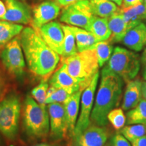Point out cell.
<instances>
[{"label":"cell","mask_w":146,"mask_h":146,"mask_svg":"<svg viewBox=\"0 0 146 146\" xmlns=\"http://www.w3.org/2000/svg\"><path fill=\"white\" fill-rule=\"evenodd\" d=\"M49 89V83L47 79L42 80L37 86L34 87L31 91V96L39 104L46 106V100L47 90Z\"/></svg>","instance_id":"obj_31"},{"label":"cell","mask_w":146,"mask_h":146,"mask_svg":"<svg viewBox=\"0 0 146 146\" xmlns=\"http://www.w3.org/2000/svg\"><path fill=\"white\" fill-rule=\"evenodd\" d=\"M23 124L27 135L34 139L46 137L50 130V117L46 106L28 96L24 105Z\"/></svg>","instance_id":"obj_5"},{"label":"cell","mask_w":146,"mask_h":146,"mask_svg":"<svg viewBox=\"0 0 146 146\" xmlns=\"http://www.w3.org/2000/svg\"><path fill=\"white\" fill-rule=\"evenodd\" d=\"M141 94H142V98L146 100V81L145 82H143V83H142Z\"/></svg>","instance_id":"obj_39"},{"label":"cell","mask_w":146,"mask_h":146,"mask_svg":"<svg viewBox=\"0 0 146 146\" xmlns=\"http://www.w3.org/2000/svg\"><path fill=\"white\" fill-rule=\"evenodd\" d=\"M70 96V94L64 89L50 86L47 90L45 104H49L52 103H60L63 104Z\"/></svg>","instance_id":"obj_29"},{"label":"cell","mask_w":146,"mask_h":146,"mask_svg":"<svg viewBox=\"0 0 146 146\" xmlns=\"http://www.w3.org/2000/svg\"><path fill=\"white\" fill-rule=\"evenodd\" d=\"M109 137L106 127L91 125L70 138L68 146H104Z\"/></svg>","instance_id":"obj_10"},{"label":"cell","mask_w":146,"mask_h":146,"mask_svg":"<svg viewBox=\"0 0 146 146\" xmlns=\"http://www.w3.org/2000/svg\"><path fill=\"white\" fill-rule=\"evenodd\" d=\"M6 12L1 20L19 25H27L32 21L31 10L20 0H4Z\"/></svg>","instance_id":"obj_14"},{"label":"cell","mask_w":146,"mask_h":146,"mask_svg":"<svg viewBox=\"0 0 146 146\" xmlns=\"http://www.w3.org/2000/svg\"><path fill=\"white\" fill-rule=\"evenodd\" d=\"M0 146H1V139H0Z\"/></svg>","instance_id":"obj_45"},{"label":"cell","mask_w":146,"mask_h":146,"mask_svg":"<svg viewBox=\"0 0 146 146\" xmlns=\"http://www.w3.org/2000/svg\"><path fill=\"white\" fill-rule=\"evenodd\" d=\"M108 23L111 32V36L108 41L112 44L122 42L128 31L131 29L124 19L120 8L117 12L108 18Z\"/></svg>","instance_id":"obj_18"},{"label":"cell","mask_w":146,"mask_h":146,"mask_svg":"<svg viewBox=\"0 0 146 146\" xmlns=\"http://www.w3.org/2000/svg\"><path fill=\"white\" fill-rule=\"evenodd\" d=\"M92 49L95 51L100 68L103 67L112 56L114 47L108 41H98Z\"/></svg>","instance_id":"obj_27"},{"label":"cell","mask_w":146,"mask_h":146,"mask_svg":"<svg viewBox=\"0 0 146 146\" xmlns=\"http://www.w3.org/2000/svg\"><path fill=\"white\" fill-rule=\"evenodd\" d=\"M47 105L51 137L54 140H60L67 135L64 106L62 104L60 103H52Z\"/></svg>","instance_id":"obj_11"},{"label":"cell","mask_w":146,"mask_h":146,"mask_svg":"<svg viewBox=\"0 0 146 146\" xmlns=\"http://www.w3.org/2000/svg\"><path fill=\"white\" fill-rule=\"evenodd\" d=\"M62 25L64 33V39L63 53L61 56L62 58H66L76 54L78 52V50L76 47L75 36L70 26Z\"/></svg>","instance_id":"obj_26"},{"label":"cell","mask_w":146,"mask_h":146,"mask_svg":"<svg viewBox=\"0 0 146 146\" xmlns=\"http://www.w3.org/2000/svg\"><path fill=\"white\" fill-rule=\"evenodd\" d=\"M99 77L100 73L98 72L94 76L90 85L82 92L80 114H78V118L72 137L74 135L82 132L91 124V114L94 107L95 95H96Z\"/></svg>","instance_id":"obj_9"},{"label":"cell","mask_w":146,"mask_h":146,"mask_svg":"<svg viewBox=\"0 0 146 146\" xmlns=\"http://www.w3.org/2000/svg\"><path fill=\"white\" fill-rule=\"evenodd\" d=\"M120 10L123 14L125 21L131 28L146 19V4L144 3L125 10L120 8Z\"/></svg>","instance_id":"obj_23"},{"label":"cell","mask_w":146,"mask_h":146,"mask_svg":"<svg viewBox=\"0 0 146 146\" xmlns=\"http://www.w3.org/2000/svg\"><path fill=\"white\" fill-rule=\"evenodd\" d=\"M21 112V104L16 95H10L0 102V132L9 140L17 136Z\"/></svg>","instance_id":"obj_6"},{"label":"cell","mask_w":146,"mask_h":146,"mask_svg":"<svg viewBox=\"0 0 146 146\" xmlns=\"http://www.w3.org/2000/svg\"><path fill=\"white\" fill-rule=\"evenodd\" d=\"M6 70L16 77H21L25 72V63L20 36H16L5 45L0 55Z\"/></svg>","instance_id":"obj_8"},{"label":"cell","mask_w":146,"mask_h":146,"mask_svg":"<svg viewBox=\"0 0 146 146\" xmlns=\"http://www.w3.org/2000/svg\"><path fill=\"white\" fill-rule=\"evenodd\" d=\"M110 1H112V2L116 3L118 6H120V7L122 4V2H123V0H110Z\"/></svg>","instance_id":"obj_41"},{"label":"cell","mask_w":146,"mask_h":146,"mask_svg":"<svg viewBox=\"0 0 146 146\" xmlns=\"http://www.w3.org/2000/svg\"><path fill=\"white\" fill-rule=\"evenodd\" d=\"M127 125L143 124L146 125V100L142 99L139 103L127 113Z\"/></svg>","instance_id":"obj_25"},{"label":"cell","mask_w":146,"mask_h":146,"mask_svg":"<svg viewBox=\"0 0 146 146\" xmlns=\"http://www.w3.org/2000/svg\"><path fill=\"white\" fill-rule=\"evenodd\" d=\"M7 89V84L3 76L0 74V102L4 96L5 92Z\"/></svg>","instance_id":"obj_34"},{"label":"cell","mask_w":146,"mask_h":146,"mask_svg":"<svg viewBox=\"0 0 146 146\" xmlns=\"http://www.w3.org/2000/svg\"><path fill=\"white\" fill-rule=\"evenodd\" d=\"M33 146H58L56 144H51V143H38L36 145H34Z\"/></svg>","instance_id":"obj_40"},{"label":"cell","mask_w":146,"mask_h":146,"mask_svg":"<svg viewBox=\"0 0 146 146\" xmlns=\"http://www.w3.org/2000/svg\"><path fill=\"white\" fill-rule=\"evenodd\" d=\"M62 63L65 65L69 74L77 80L81 91L90 85L94 76L99 72L100 66L93 49L62 58Z\"/></svg>","instance_id":"obj_3"},{"label":"cell","mask_w":146,"mask_h":146,"mask_svg":"<svg viewBox=\"0 0 146 146\" xmlns=\"http://www.w3.org/2000/svg\"><path fill=\"white\" fill-rule=\"evenodd\" d=\"M87 31L95 36L98 41H107L111 36L108 18L95 16Z\"/></svg>","instance_id":"obj_20"},{"label":"cell","mask_w":146,"mask_h":146,"mask_svg":"<svg viewBox=\"0 0 146 146\" xmlns=\"http://www.w3.org/2000/svg\"><path fill=\"white\" fill-rule=\"evenodd\" d=\"M140 60H141V63L142 64L143 66H145L146 65V47L144 48L143 52H142Z\"/></svg>","instance_id":"obj_38"},{"label":"cell","mask_w":146,"mask_h":146,"mask_svg":"<svg viewBox=\"0 0 146 146\" xmlns=\"http://www.w3.org/2000/svg\"><path fill=\"white\" fill-rule=\"evenodd\" d=\"M129 140H127L121 133H117L112 136L110 140L111 146H131Z\"/></svg>","instance_id":"obj_32"},{"label":"cell","mask_w":146,"mask_h":146,"mask_svg":"<svg viewBox=\"0 0 146 146\" xmlns=\"http://www.w3.org/2000/svg\"><path fill=\"white\" fill-rule=\"evenodd\" d=\"M82 92L83 91L80 90L74 94H71L68 100L63 104L66 119L67 135L69 138L71 137L73 135L78 119Z\"/></svg>","instance_id":"obj_16"},{"label":"cell","mask_w":146,"mask_h":146,"mask_svg":"<svg viewBox=\"0 0 146 146\" xmlns=\"http://www.w3.org/2000/svg\"><path fill=\"white\" fill-rule=\"evenodd\" d=\"M142 82L139 78H134L127 83L121 104V108L128 111L133 108L143 99L141 94Z\"/></svg>","instance_id":"obj_19"},{"label":"cell","mask_w":146,"mask_h":146,"mask_svg":"<svg viewBox=\"0 0 146 146\" xmlns=\"http://www.w3.org/2000/svg\"><path fill=\"white\" fill-rule=\"evenodd\" d=\"M23 29L22 25L0 20V47L4 46L21 34Z\"/></svg>","instance_id":"obj_22"},{"label":"cell","mask_w":146,"mask_h":146,"mask_svg":"<svg viewBox=\"0 0 146 146\" xmlns=\"http://www.w3.org/2000/svg\"><path fill=\"white\" fill-rule=\"evenodd\" d=\"M105 146H111V145H110V144H107V145H106Z\"/></svg>","instance_id":"obj_44"},{"label":"cell","mask_w":146,"mask_h":146,"mask_svg":"<svg viewBox=\"0 0 146 146\" xmlns=\"http://www.w3.org/2000/svg\"><path fill=\"white\" fill-rule=\"evenodd\" d=\"M38 32L45 43L54 52L60 56L62 55L64 33L61 24L52 21L42 26Z\"/></svg>","instance_id":"obj_12"},{"label":"cell","mask_w":146,"mask_h":146,"mask_svg":"<svg viewBox=\"0 0 146 146\" xmlns=\"http://www.w3.org/2000/svg\"><path fill=\"white\" fill-rule=\"evenodd\" d=\"M60 8L56 1L46 0L37 5L33 10V29L39 30L42 26L56 19L60 14Z\"/></svg>","instance_id":"obj_13"},{"label":"cell","mask_w":146,"mask_h":146,"mask_svg":"<svg viewBox=\"0 0 146 146\" xmlns=\"http://www.w3.org/2000/svg\"><path fill=\"white\" fill-rule=\"evenodd\" d=\"M141 68V60L139 55L123 47H114L107 63L102 68V74H114L128 83L135 78Z\"/></svg>","instance_id":"obj_4"},{"label":"cell","mask_w":146,"mask_h":146,"mask_svg":"<svg viewBox=\"0 0 146 146\" xmlns=\"http://www.w3.org/2000/svg\"><path fill=\"white\" fill-rule=\"evenodd\" d=\"M107 120L114 129L120 131L125 127L127 117L122 108H114L107 115Z\"/></svg>","instance_id":"obj_30"},{"label":"cell","mask_w":146,"mask_h":146,"mask_svg":"<svg viewBox=\"0 0 146 146\" xmlns=\"http://www.w3.org/2000/svg\"><path fill=\"white\" fill-rule=\"evenodd\" d=\"M131 143V146H146V135L137 139Z\"/></svg>","instance_id":"obj_35"},{"label":"cell","mask_w":146,"mask_h":146,"mask_svg":"<svg viewBox=\"0 0 146 146\" xmlns=\"http://www.w3.org/2000/svg\"><path fill=\"white\" fill-rule=\"evenodd\" d=\"M143 79L146 81V65L144 66V68L143 70Z\"/></svg>","instance_id":"obj_42"},{"label":"cell","mask_w":146,"mask_h":146,"mask_svg":"<svg viewBox=\"0 0 146 146\" xmlns=\"http://www.w3.org/2000/svg\"><path fill=\"white\" fill-rule=\"evenodd\" d=\"M20 40L29 70L35 76L47 79L58 66L60 55L45 43L35 29H23Z\"/></svg>","instance_id":"obj_1"},{"label":"cell","mask_w":146,"mask_h":146,"mask_svg":"<svg viewBox=\"0 0 146 146\" xmlns=\"http://www.w3.org/2000/svg\"><path fill=\"white\" fill-rule=\"evenodd\" d=\"M91 10L95 16L109 18L118 10V5L110 0H89Z\"/></svg>","instance_id":"obj_24"},{"label":"cell","mask_w":146,"mask_h":146,"mask_svg":"<svg viewBox=\"0 0 146 146\" xmlns=\"http://www.w3.org/2000/svg\"><path fill=\"white\" fill-rule=\"evenodd\" d=\"M125 82L114 74H102L91 114L95 125L105 127L110 111L119 106Z\"/></svg>","instance_id":"obj_2"},{"label":"cell","mask_w":146,"mask_h":146,"mask_svg":"<svg viewBox=\"0 0 146 146\" xmlns=\"http://www.w3.org/2000/svg\"><path fill=\"white\" fill-rule=\"evenodd\" d=\"M75 36L76 47L78 52L91 50L98 42L95 36L88 31L79 27L70 26Z\"/></svg>","instance_id":"obj_21"},{"label":"cell","mask_w":146,"mask_h":146,"mask_svg":"<svg viewBox=\"0 0 146 146\" xmlns=\"http://www.w3.org/2000/svg\"><path fill=\"white\" fill-rule=\"evenodd\" d=\"M48 83L50 86L64 89L70 95L81 90L79 83L69 74L65 65L62 63L51 76Z\"/></svg>","instance_id":"obj_15"},{"label":"cell","mask_w":146,"mask_h":146,"mask_svg":"<svg viewBox=\"0 0 146 146\" xmlns=\"http://www.w3.org/2000/svg\"><path fill=\"white\" fill-rule=\"evenodd\" d=\"M120 131V133L127 140L132 142L137 139L146 135V125L143 124L127 125Z\"/></svg>","instance_id":"obj_28"},{"label":"cell","mask_w":146,"mask_h":146,"mask_svg":"<svg viewBox=\"0 0 146 146\" xmlns=\"http://www.w3.org/2000/svg\"><path fill=\"white\" fill-rule=\"evenodd\" d=\"M123 43L133 52H141L146 47V25L140 23L128 31Z\"/></svg>","instance_id":"obj_17"},{"label":"cell","mask_w":146,"mask_h":146,"mask_svg":"<svg viewBox=\"0 0 146 146\" xmlns=\"http://www.w3.org/2000/svg\"><path fill=\"white\" fill-rule=\"evenodd\" d=\"M80 1V0H56V2L58 3V5H62V6H67L72 3L76 2V1Z\"/></svg>","instance_id":"obj_36"},{"label":"cell","mask_w":146,"mask_h":146,"mask_svg":"<svg viewBox=\"0 0 146 146\" xmlns=\"http://www.w3.org/2000/svg\"><path fill=\"white\" fill-rule=\"evenodd\" d=\"M143 3H145V4H146V0H143Z\"/></svg>","instance_id":"obj_43"},{"label":"cell","mask_w":146,"mask_h":146,"mask_svg":"<svg viewBox=\"0 0 146 146\" xmlns=\"http://www.w3.org/2000/svg\"><path fill=\"white\" fill-rule=\"evenodd\" d=\"M143 3V0H123V2L120 5V9L125 10L136 6Z\"/></svg>","instance_id":"obj_33"},{"label":"cell","mask_w":146,"mask_h":146,"mask_svg":"<svg viewBox=\"0 0 146 146\" xmlns=\"http://www.w3.org/2000/svg\"><path fill=\"white\" fill-rule=\"evenodd\" d=\"M94 17L89 0H80L66 6L60 19L69 26L79 27L87 31Z\"/></svg>","instance_id":"obj_7"},{"label":"cell","mask_w":146,"mask_h":146,"mask_svg":"<svg viewBox=\"0 0 146 146\" xmlns=\"http://www.w3.org/2000/svg\"><path fill=\"white\" fill-rule=\"evenodd\" d=\"M5 12H6V8H5V3L0 0V20L4 16Z\"/></svg>","instance_id":"obj_37"}]
</instances>
